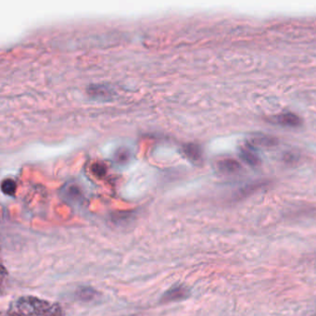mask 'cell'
<instances>
[{
  "mask_svg": "<svg viewBox=\"0 0 316 316\" xmlns=\"http://www.w3.org/2000/svg\"><path fill=\"white\" fill-rule=\"evenodd\" d=\"M52 305L41 298L25 296L17 298L11 304L9 314L11 316H45L52 311Z\"/></svg>",
  "mask_w": 316,
  "mask_h": 316,
  "instance_id": "6da1fadb",
  "label": "cell"
},
{
  "mask_svg": "<svg viewBox=\"0 0 316 316\" xmlns=\"http://www.w3.org/2000/svg\"><path fill=\"white\" fill-rule=\"evenodd\" d=\"M189 296V290L186 286H177L170 288L165 292L164 296L161 298L163 303H169L174 301H178L185 299Z\"/></svg>",
  "mask_w": 316,
  "mask_h": 316,
  "instance_id": "7a4b0ae2",
  "label": "cell"
},
{
  "mask_svg": "<svg viewBox=\"0 0 316 316\" xmlns=\"http://www.w3.org/2000/svg\"><path fill=\"white\" fill-rule=\"evenodd\" d=\"M271 121L280 125L289 127H298L301 124L300 118L291 112H286L279 115L274 116L271 118Z\"/></svg>",
  "mask_w": 316,
  "mask_h": 316,
  "instance_id": "3957f363",
  "label": "cell"
},
{
  "mask_svg": "<svg viewBox=\"0 0 316 316\" xmlns=\"http://www.w3.org/2000/svg\"><path fill=\"white\" fill-rule=\"evenodd\" d=\"M239 155L240 158L243 160V162L250 166H258L261 165V160L255 152L252 150V148H249V146H242L239 150Z\"/></svg>",
  "mask_w": 316,
  "mask_h": 316,
  "instance_id": "277c9868",
  "label": "cell"
},
{
  "mask_svg": "<svg viewBox=\"0 0 316 316\" xmlns=\"http://www.w3.org/2000/svg\"><path fill=\"white\" fill-rule=\"evenodd\" d=\"M220 170L225 174H234L241 169V165L233 159H225L218 163Z\"/></svg>",
  "mask_w": 316,
  "mask_h": 316,
  "instance_id": "5b68a950",
  "label": "cell"
},
{
  "mask_svg": "<svg viewBox=\"0 0 316 316\" xmlns=\"http://www.w3.org/2000/svg\"><path fill=\"white\" fill-rule=\"evenodd\" d=\"M185 152L186 154L189 156V158L192 161L198 162L201 159V147L195 144H189L185 147Z\"/></svg>",
  "mask_w": 316,
  "mask_h": 316,
  "instance_id": "8992f818",
  "label": "cell"
},
{
  "mask_svg": "<svg viewBox=\"0 0 316 316\" xmlns=\"http://www.w3.org/2000/svg\"><path fill=\"white\" fill-rule=\"evenodd\" d=\"M1 189L4 194L13 196L16 191V183L14 182L13 179H6L2 182Z\"/></svg>",
  "mask_w": 316,
  "mask_h": 316,
  "instance_id": "52a82bcc",
  "label": "cell"
},
{
  "mask_svg": "<svg viewBox=\"0 0 316 316\" xmlns=\"http://www.w3.org/2000/svg\"><path fill=\"white\" fill-rule=\"evenodd\" d=\"M253 142L255 144H259V145H261V146H273L274 144H275L274 140L272 139L271 137H266V136L255 138Z\"/></svg>",
  "mask_w": 316,
  "mask_h": 316,
  "instance_id": "ba28073f",
  "label": "cell"
},
{
  "mask_svg": "<svg viewBox=\"0 0 316 316\" xmlns=\"http://www.w3.org/2000/svg\"><path fill=\"white\" fill-rule=\"evenodd\" d=\"M78 295L82 299H85L86 296V299H91L94 296H96V292L93 291L91 288H81L78 292Z\"/></svg>",
  "mask_w": 316,
  "mask_h": 316,
  "instance_id": "9c48e42d",
  "label": "cell"
},
{
  "mask_svg": "<svg viewBox=\"0 0 316 316\" xmlns=\"http://www.w3.org/2000/svg\"><path fill=\"white\" fill-rule=\"evenodd\" d=\"M92 170L94 172V174L97 176V177H102L105 174H106V167L105 165H100V164H96L95 165H93L92 167Z\"/></svg>",
  "mask_w": 316,
  "mask_h": 316,
  "instance_id": "30bf717a",
  "label": "cell"
}]
</instances>
